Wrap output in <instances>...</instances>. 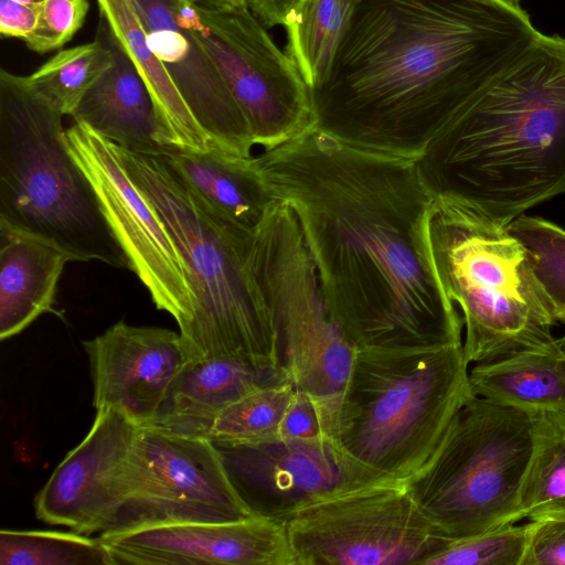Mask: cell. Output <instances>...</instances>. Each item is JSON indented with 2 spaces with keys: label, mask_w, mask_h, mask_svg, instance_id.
Here are the masks:
<instances>
[{
  "label": "cell",
  "mask_w": 565,
  "mask_h": 565,
  "mask_svg": "<svg viewBox=\"0 0 565 565\" xmlns=\"http://www.w3.org/2000/svg\"><path fill=\"white\" fill-rule=\"evenodd\" d=\"M255 158L295 213L327 305L355 349L462 343V318L434 263V198L416 159L355 149L315 126Z\"/></svg>",
  "instance_id": "obj_1"
},
{
  "label": "cell",
  "mask_w": 565,
  "mask_h": 565,
  "mask_svg": "<svg viewBox=\"0 0 565 565\" xmlns=\"http://www.w3.org/2000/svg\"><path fill=\"white\" fill-rule=\"evenodd\" d=\"M540 34L500 0H355L310 90L315 127L355 149L417 159Z\"/></svg>",
  "instance_id": "obj_2"
},
{
  "label": "cell",
  "mask_w": 565,
  "mask_h": 565,
  "mask_svg": "<svg viewBox=\"0 0 565 565\" xmlns=\"http://www.w3.org/2000/svg\"><path fill=\"white\" fill-rule=\"evenodd\" d=\"M434 199L507 226L565 193V38L541 33L416 159Z\"/></svg>",
  "instance_id": "obj_3"
},
{
  "label": "cell",
  "mask_w": 565,
  "mask_h": 565,
  "mask_svg": "<svg viewBox=\"0 0 565 565\" xmlns=\"http://www.w3.org/2000/svg\"><path fill=\"white\" fill-rule=\"evenodd\" d=\"M115 148L188 273L193 311L179 330L186 361L234 356L284 367L273 313L258 280L256 230L239 225L199 195L163 154L116 143Z\"/></svg>",
  "instance_id": "obj_4"
},
{
  "label": "cell",
  "mask_w": 565,
  "mask_h": 565,
  "mask_svg": "<svg viewBox=\"0 0 565 565\" xmlns=\"http://www.w3.org/2000/svg\"><path fill=\"white\" fill-rule=\"evenodd\" d=\"M462 343L356 349L337 440L381 481L406 483L475 394Z\"/></svg>",
  "instance_id": "obj_5"
},
{
  "label": "cell",
  "mask_w": 565,
  "mask_h": 565,
  "mask_svg": "<svg viewBox=\"0 0 565 565\" xmlns=\"http://www.w3.org/2000/svg\"><path fill=\"white\" fill-rule=\"evenodd\" d=\"M63 115L24 76L0 71V222L45 238L74 262L130 268L89 179L71 153Z\"/></svg>",
  "instance_id": "obj_6"
},
{
  "label": "cell",
  "mask_w": 565,
  "mask_h": 565,
  "mask_svg": "<svg viewBox=\"0 0 565 565\" xmlns=\"http://www.w3.org/2000/svg\"><path fill=\"white\" fill-rule=\"evenodd\" d=\"M428 236L439 279L462 318L469 364L559 353L556 322L523 245L507 226L434 199Z\"/></svg>",
  "instance_id": "obj_7"
},
{
  "label": "cell",
  "mask_w": 565,
  "mask_h": 565,
  "mask_svg": "<svg viewBox=\"0 0 565 565\" xmlns=\"http://www.w3.org/2000/svg\"><path fill=\"white\" fill-rule=\"evenodd\" d=\"M531 451L529 414L473 395L433 458L406 484L441 536L475 535L520 521Z\"/></svg>",
  "instance_id": "obj_8"
},
{
  "label": "cell",
  "mask_w": 565,
  "mask_h": 565,
  "mask_svg": "<svg viewBox=\"0 0 565 565\" xmlns=\"http://www.w3.org/2000/svg\"><path fill=\"white\" fill-rule=\"evenodd\" d=\"M255 262L288 377L316 399L337 440L356 349L327 305L295 213L280 201L256 228Z\"/></svg>",
  "instance_id": "obj_9"
},
{
  "label": "cell",
  "mask_w": 565,
  "mask_h": 565,
  "mask_svg": "<svg viewBox=\"0 0 565 565\" xmlns=\"http://www.w3.org/2000/svg\"><path fill=\"white\" fill-rule=\"evenodd\" d=\"M174 11L224 78L255 147L275 148L315 126L309 86L247 4L209 9L174 0Z\"/></svg>",
  "instance_id": "obj_10"
},
{
  "label": "cell",
  "mask_w": 565,
  "mask_h": 565,
  "mask_svg": "<svg viewBox=\"0 0 565 565\" xmlns=\"http://www.w3.org/2000/svg\"><path fill=\"white\" fill-rule=\"evenodd\" d=\"M285 523L296 565H425L449 540L395 481L329 494Z\"/></svg>",
  "instance_id": "obj_11"
},
{
  "label": "cell",
  "mask_w": 565,
  "mask_h": 565,
  "mask_svg": "<svg viewBox=\"0 0 565 565\" xmlns=\"http://www.w3.org/2000/svg\"><path fill=\"white\" fill-rule=\"evenodd\" d=\"M254 515L211 439L140 425L134 494L109 532L171 523L232 522Z\"/></svg>",
  "instance_id": "obj_12"
},
{
  "label": "cell",
  "mask_w": 565,
  "mask_h": 565,
  "mask_svg": "<svg viewBox=\"0 0 565 565\" xmlns=\"http://www.w3.org/2000/svg\"><path fill=\"white\" fill-rule=\"evenodd\" d=\"M66 141L128 256L129 269L181 330L192 316V291L182 257L158 213L127 174L111 140L74 121Z\"/></svg>",
  "instance_id": "obj_13"
},
{
  "label": "cell",
  "mask_w": 565,
  "mask_h": 565,
  "mask_svg": "<svg viewBox=\"0 0 565 565\" xmlns=\"http://www.w3.org/2000/svg\"><path fill=\"white\" fill-rule=\"evenodd\" d=\"M139 427L117 408L96 411L88 434L36 494V518L85 535L111 531L134 494Z\"/></svg>",
  "instance_id": "obj_14"
},
{
  "label": "cell",
  "mask_w": 565,
  "mask_h": 565,
  "mask_svg": "<svg viewBox=\"0 0 565 565\" xmlns=\"http://www.w3.org/2000/svg\"><path fill=\"white\" fill-rule=\"evenodd\" d=\"M214 445L252 512L282 522L329 494L381 481L332 438L279 437L255 445Z\"/></svg>",
  "instance_id": "obj_15"
},
{
  "label": "cell",
  "mask_w": 565,
  "mask_h": 565,
  "mask_svg": "<svg viewBox=\"0 0 565 565\" xmlns=\"http://www.w3.org/2000/svg\"><path fill=\"white\" fill-rule=\"evenodd\" d=\"M99 537L115 565H296L286 523L259 515L139 526Z\"/></svg>",
  "instance_id": "obj_16"
},
{
  "label": "cell",
  "mask_w": 565,
  "mask_h": 565,
  "mask_svg": "<svg viewBox=\"0 0 565 565\" xmlns=\"http://www.w3.org/2000/svg\"><path fill=\"white\" fill-rule=\"evenodd\" d=\"M83 345L89 358L96 411L114 407L139 425L153 419L186 362L180 333L125 321Z\"/></svg>",
  "instance_id": "obj_17"
},
{
  "label": "cell",
  "mask_w": 565,
  "mask_h": 565,
  "mask_svg": "<svg viewBox=\"0 0 565 565\" xmlns=\"http://www.w3.org/2000/svg\"><path fill=\"white\" fill-rule=\"evenodd\" d=\"M149 46L192 115L221 149L253 156L246 119L212 58L175 15L174 0H135Z\"/></svg>",
  "instance_id": "obj_18"
},
{
  "label": "cell",
  "mask_w": 565,
  "mask_h": 565,
  "mask_svg": "<svg viewBox=\"0 0 565 565\" xmlns=\"http://www.w3.org/2000/svg\"><path fill=\"white\" fill-rule=\"evenodd\" d=\"M290 381L285 367L259 365L234 356L186 361L147 424L161 429L211 439L220 414L246 394Z\"/></svg>",
  "instance_id": "obj_19"
},
{
  "label": "cell",
  "mask_w": 565,
  "mask_h": 565,
  "mask_svg": "<svg viewBox=\"0 0 565 565\" xmlns=\"http://www.w3.org/2000/svg\"><path fill=\"white\" fill-rule=\"evenodd\" d=\"M96 38L111 51L113 64L84 95L72 117L117 146L158 154L166 149L151 94L134 62L99 17Z\"/></svg>",
  "instance_id": "obj_20"
},
{
  "label": "cell",
  "mask_w": 565,
  "mask_h": 565,
  "mask_svg": "<svg viewBox=\"0 0 565 565\" xmlns=\"http://www.w3.org/2000/svg\"><path fill=\"white\" fill-rule=\"evenodd\" d=\"M73 257L58 245L0 222V339L55 312L57 284Z\"/></svg>",
  "instance_id": "obj_21"
},
{
  "label": "cell",
  "mask_w": 565,
  "mask_h": 565,
  "mask_svg": "<svg viewBox=\"0 0 565 565\" xmlns=\"http://www.w3.org/2000/svg\"><path fill=\"white\" fill-rule=\"evenodd\" d=\"M185 182L215 209L255 231L273 195L255 158L221 149L199 152L173 146L161 152Z\"/></svg>",
  "instance_id": "obj_22"
},
{
  "label": "cell",
  "mask_w": 565,
  "mask_h": 565,
  "mask_svg": "<svg viewBox=\"0 0 565 565\" xmlns=\"http://www.w3.org/2000/svg\"><path fill=\"white\" fill-rule=\"evenodd\" d=\"M96 2L99 17L134 62L151 94L166 146L199 152L221 149L199 125L166 67L149 46L135 0Z\"/></svg>",
  "instance_id": "obj_23"
},
{
  "label": "cell",
  "mask_w": 565,
  "mask_h": 565,
  "mask_svg": "<svg viewBox=\"0 0 565 565\" xmlns=\"http://www.w3.org/2000/svg\"><path fill=\"white\" fill-rule=\"evenodd\" d=\"M469 382L476 396L529 415L565 407L559 353L526 352L476 363Z\"/></svg>",
  "instance_id": "obj_24"
},
{
  "label": "cell",
  "mask_w": 565,
  "mask_h": 565,
  "mask_svg": "<svg viewBox=\"0 0 565 565\" xmlns=\"http://www.w3.org/2000/svg\"><path fill=\"white\" fill-rule=\"evenodd\" d=\"M532 451L519 498V518L565 516V407L530 415Z\"/></svg>",
  "instance_id": "obj_25"
},
{
  "label": "cell",
  "mask_w": 565,
  "mask_h": 565,
  "mask_svg": "<svg viewBox=\"0 0 565 565\" xmlns=\"http://www.w3.org/2000/svg\"><path fill=\"white\" fill-rule=\"evenodd\" d=\"M355 0H301L285 26L288 54L310 90L322 83L347 30Z\"/></svg>",
  "instance_id": "obj_26"
},
{
  "label": "cell",
  "mask_w": 565,
  "mask_h": 565,
  "mask_svg": "<svg viewBox=\"0 0 565 565\" xmlns=\"http://www.w3.org/2000/svg\"><path fill=\"white\" fill-rule=\"evenodd\" d=\"M111 64V51L95 38L89 43L60 50L25 78L40 100L63 116H72L84 95Z\"/></svg>",
  "instance_id": "obj_27"
},
{
  "label": "cell",
  "mask_w": 565,
  "mask_h": 565,
  "mask_svg": "<svg viewBox=\"0 0 565 565\" xmlns=\"http://www.w3.org/2000/svg\"><path fill=\"white\" fill-rule=\"evenodd\" d=\"M0 565H115L100 537L77 532L1 530Z\"/></svg>",
  "instance_id": "obj_28"
},
{
  "label": "cell",
  "mask_w": 565,
  "mask_h": 565,
  "mask_svg": "<svg viewBox=\"0 0 565 565\" xmlns=\"http://www.w3.org/2000/svg\"><path fill=\"white\" fill-rule=\"evenodd\" d=\"M291 381L262 386L225 408L214 423L216 445H255L280 437L281 424L292 399Z\"/></svg>",
  "instance_id": "obj_29"
},
{
  "label": "cell",
  "mask_w": 565,
  "mask_h": 565,
  "mask_svg": "<svg viewBox=\"0 0 565 565\" xmlns=\"http://www.w3.org/2000/svg\"><path fill=\"white\" fill-rule=\"evenodd\" d=\"M523 245L555 322L565 324V230L539 217L520 215L507 225Z\"/></svg>",
  "instance_id": "obj_30"
},
{
  "label": "cell",
  "mask_w": 565,
  "mask_h": 565,
  "mask_svg": "<svg viewBox=\"0 0 565 565\" xmlns=\"http://www.w3.org/2000/svg\"><path fill=\"white\" fill-rule=\"evenodd\" d=\"M526 534V523H510L475 535L448 540L425 565H521Z\"/></svg>",
  "instance_id": "obj_31"
},
{
  "label": "cell",
  "mask_w": 565,
  "mask_h": 565,
  "mask_svg": "<svg viewBox=\"0 0 565 565\" xmlns=\"http://www.w3.org/2000/svg\"><path fill=\"white\" fill-rule=\"evenodd\" d=\"M38 6L36 28L24 43L40 54L61 49L71 41L89 10L88 0H41Z\"/></svg>",
  "instance_id": "obj_32"
},
{
  "label": "cell",
  "mask_w": 565,
  "mask_h": 565,
  "mask_svg": "<svg viewBox=\"0 0 565 565\" xmlns=\"http://www.w3.org/2000/svg\"><path fill=\"white\" fill-rule=\"evenodd\" d=\"M526 526L521 565H565V516L531 520Z\"/></svg>",
  "instance_id": "obj_33"
},
{
  "label": "cell",
  "mask_w": 565,
  "mask_h": 565,
  "mask_svg": "<svg viewBox=\"0 0 565 565\" xmlns=\"http://www.w3.org/2000/svg\"><path fill=\"white\" fill-rule=\"evenodd\" d=\"M280 437L309 440L332 438L318 403L308 393L295 388L281 424Z\"/></svg>",
  "instance_id": "obj_34"
},
{
  "label": "cell",
  "mask_w": 565,
  "mask_h": 565,
  "mask_svg": "<svg viewBox=\"0 0 565 565\" xmlns=\"http://www.w3.org/2000/svg\"><path fill=\"white\" fill-rule=\"evenodd\" d=\"M38 20V2L20 3L13 0H0V33L3 38L24 41L36 28Z\"/></svg>",
  "instance_id": "obj_35"
},
{
  "label": "cell",
  "mask_w": 565,
  "mask_h": 565,
  "mask_svg": "<svg viewBox=\"0 0 565 565\" xmlns=\"http://www.w3.org/2000/svg\"><path fill=\"white\" fill-rule=\"evenodd\" d=\"M301 0H246L255 17L266 26H286Z\"/></svg>",
  "instance_id": "obj_36"
},
{
  "label": "cell",
  "mask_w": 565,
  "mask_h": 565,
  "mask_svg": "<svg viewBox=\"0 0 565 565\" xmlns=\"http://www.w3.org/2000/svg\"><path fill=\"white\" fill-rule=\"evenodd\" d=\"M190 2L209 8V9H222L239 4H247L246 0H189Z\"/></svg>",
  "instance_id": "obj_37"
},
{
  "label": "cell",
  "mask_w": 565,
  "mask_h": 565,
  "mask_svg": "<svg viewBox=\"0 0 565 565\" xmlns=\"http://www.w3.org/2000/svg\"><path fill=\"white\" fill-rule=\"evenodd\" d=\"M556 343H557L558 351L561 354V362L565 370V334L563 337L556 339Z\"/></svg>",
  "instance_id": "obj_38"
},
{
  "label": "cell",
  "mask_w": 565,
  "mask_h": 565,
  "mask_svg": "<svg viewBox=\"0 0 565 565\" xmlns=\"http://www.w3.org/2000/svg\"><path fill=\"white\" fill-rule=\"evenodd\" d=\"M500 1L504 2L505 4H508L512 8L521 9V6H520L521 0H500Z\"/></svg>",
  "instance_id": "obj_39"
},
{
  "label": "cell",
  "mask_w": 565,
  "mask_h": 565,
  "mask_svg": "<svg viewBox=\"0 0 565 565\" xmlns=\"http://www.w3.org/2000/svg\"><path fill=\"white\" fill-rule=\"evenodd\" d=\"M13 1H17V2H20V3H32V2H35L34 0H13Z\"/></svg>",
  "instance_id": "obj_40"
},
{
  "label": "cell",
  "mask_w": 565,
  "mask_h": 565,
  "mask_svg": "<svg viewBox=\"0 0 565 565\" xmlns=\"http://www.w3.org/2000/svg\"><path fill=\"white\" fill-rule=\"evenodd\" d=\"M34 1L38 2V1H41V0H34Z\"/></svg>",
  "instance_id": "obj_41"
}]
</instances>
